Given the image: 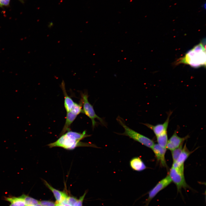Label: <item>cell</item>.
<instances>
[{
	"instance_id": "6da1fadb",
	"label": "cell",
	"mask_w": 206,
	"mask_h": 206,
	"mask_svg": "<svg viewBox=\"0 0 206 206\" xmlns=\"http://www.w3.org/2000/svg\"><path fill=\"white\" fill-rule=\"evenodd\" d=\"M90 136V135L86 134L85 130L81 133L70 130L61 135L56 141L48 144V146L50 148L58 147L69 150H73L79 146L100 148L95 144L80 141L82 139Z\"/></svg>"
},
{
	"instance_id": "7a4b0ae2",
	"label": "cell",
	"mask_w": 206,
	"mask_h": 206,
	"mask_svg": "<svg viewBox=\"0 0 206 206\" xmlns=\"http://www.w3.org/2000/svg\"><path fill=\"white\" fill-rule=\"evenodd\" d=\"M201 42L178 60L176 64H183L195 68L206 66L205 44Z\"/></svg>"
},
{
	"instance_id": "3957f363",
	"label": "cell",
	"mask_w": 206,
	"mask_h": 206,
	"mask_svg": "<svg viewBox=\"0 0 206 206\" xmlns=\"http://www.w3.org/2000/svg\"><path fill=\"white\" fill-rule=\"evenodd\" d=\"M117 121L124 130V132L122 133L118 134L126 136L133 140L138 142L145 146L152 148L154 144L153 141L147 137L131 129L126 125L124 121L123 118L118 116L116 118Z\"/></svg>"
},
{
	"instance_id": "277c9868",
	"label": "cell",
	"mask_w": 206,
	"mask_h": 206,
	"mask_svg": "<svg viewBox=\"0 0 206 206\" xmlns=\"http://www.w3.org/2000/svg\"><path fill=\"white\" fill-rule=\"evenodd\" d=\"M81 98L80 102H81L83 107V113H84L91 120L92 122V127L94 129L98 124L95 119H97L100 122L102 125L106 126L107 124L104 119L100 117L96 114L93 106L88 101V96L86 92L80 94Z\"/></svg>"
},
{
	"instance_id": "5b68a950",
	"label": "cell",
	"mask_w": 206,
	"mask_h": 206,
	"mask_svg": "<svg viewBox=\"0 0 206 206\" xmlns=\"http://www.w3.org/2000/svg\"><path fill=\"white\" fill-rule=\"evenodd\" d=\"M169 175L172 182L176 185L177 193H179L182 197H183L182 193V189H184L185 190L187 189L192 190L186 182L184 176V172L172 166L170 170Z\"/></svg>"
},
{
	"instance_id": "8992f818",
	"label": "cell",
	"mask_w": 206,
	"mask_h": 206,
	"mask_svg": "<svg viewBox=\"0 0 206 206\" xmlns=\"http://www.w3.org/2000/svg\"><path fill=\"white\" fill-rule=\"evenodd\" d=\"M81 113H83L81 102L80 101L79 104L75 103L71 110L67 113L65 122L60 135H61L70 130L71 124L77 116Z\"/></svg>"
},
{
	"instance_id": "52a82bcc",
	"label": "cell",
	"mask_w": 206,
	"mask_h": 206,
	"mask_svg": "<svg viewBox=\"0 0 206 206\" xmlns=\"http://www.w3.org/2000/svg\"><path fill=\"white\" fill-rule=\"evenodd\" d=\"M172 182L169 175L160 181L156 185L148 192V196L144 202V206H148L152 199L161 191L169 185Z\"/></svg>"
},
{
	"instance_id": "ba28073f",
	"label": "cell",
	"mask_w": 206,
	"mask_h": 206,
	"mask_svg": "<svg viewBox=\"0 0 206 206\" xmlns=\"http://www.w3.org/2000/svg\"><path fill=\"white\" fill-rule=\"evenodd\" d=\"M172 113L171 112H170L169 113L166 120L163 124H159L155 125L148 123H142V124L152 130L157 136L167 131L170 118Z\"/></svg>"
},
{
	"instance_id": "9c48e42d",
	"label": "cell",
	"mask_w": 206,
	"mask_h": 206,
	"mask_svg": "<svg viewBox=\"0 0 206 206\" xmlns=\"http://www.w3.org/2000/svg\"><path fill=\"white\" fill-rule=\"evenodd\" d=\"M189 137L187 135L184 137H181L178 136L175 131L169 139L168 141L166 146L167 149L172 151L178 147L184 142Z\"/></svg>"
},
{
	"instance_id": "30bf717a",
	"label": "cell",
	"mask_w": 206,
	"mask_h": 206,
	"mask_svg": "<svg viewBox=\"0 0 206 206\" xmlns=\"http://www.w3.org/2000/svg\"><path fill=\"white\" fill-rule=\"evenodd\" d=\"M155 156L157 161L159 162L161 165L163 167L167 166L165 155L167 148H163L158 144L154 145L151 148Z\"/></svg>"
},
{
	"instance_id": "8fae6325",
	"label": "cell",
	"mask_w": 206,
	"mask_h": 206,
	"mask_svg": "<svg viewBox=\"0 0 206 206\" xmlns=\"http://www.w3.org/2000/svg\"><path fill=\"white\" fill-rule=\"evenodd\" d=\"M192 152V151H190L188 150L186 146V144H185L183 147L182 151L177 160L176 162L173 163L172 166L176 167L184 165L185 161Z\"/></svg>"
},
{
	"instance_id": "7c38bea8",
	"label": "cell",
	"mask_w": 206,
	"mask_h": 206,
	"mask_svg": "<svg viewBox=\"0 0 206 206\" xmlns=\"http://www.w3.org/2000/svg\"><path fill=\"white\" fill-rule=\"evenodd\" d=\"M45 185L53 193L56 200V203H60L68 197L67 194L64 192L59 191L52 187L46 181L43 180Z\"/></svg>"
},
{
	"instance_id": "4fadbf2b",
	"label": "cell",
	"mask_w": 206,
	"mask_h": 206,
	"mask_svg": "<svg viewBox=\"0 0 206 206\" xmlns=\"http://www.w3.org/2000/svg\"><path fill=\"white\" fill-rule=\"evenodd\" d=\"M130 167L133 170L141 171L146 168V167L142 159L139 157H135L130 161Z\"/></svg>"
},
{
	"instance_id": "5bb4252c",
	"label": "cell",
	"mask_w": 206,
	"mask_h": 206,
	"mask_svg": "<svg viewBox=\"0 0 206 206\" xmlns=\"http://www.w3.org/2000/svg\"><path fill=\"white\" fill-rule=\"evenodd\" d=\"M61 87L64 96V106L66 112H68L72 109L75 102L68 95L66 90L65 83L63 80L62 82Z\"/></svg>"
},
{
	"instance_id": "9a60e30c",
	"label": "cell",
	"mask_w": 206,
	"mask_h": 206,
	"mask_svg": "<svg viewBox=\"0 0 206 206\" xmlns=\"http://www.w3.org/2000/svg\"><path fill=\"white\" fill-rule=\"evenodd\" d=\"M25 195L18 197H5V199L11 203L9 206H25L24 198Z\"/></svg>"
},
{
	"instance_id": "2e32d148",
	"label": "cell",
	"mask_w": 206,
	"mask_h": 206,
	"mask_svg": "<svg viewBox=\"0 0 206 206\" xmlns=\"http://www.w3.org/2000/svg\"><path fill=\"white\" fill-rule=\"evenodd\" d=\"M158 144L161 147L166 148L168 142L167 131L156 136Z\"/></svg>"
},
{
	"instance_id": "e0dca14e",
	"label": "cell",
	"mask_w": 206,
	"mask_h": 206,
	"mask_svg": "<svg viewBox=\"0 0 206 206\" xmlns=\"http://www.w3.org/2000/svg\"><path fill=\"white\" fill-rule=\"evenodd\" d=\"M183 144H181L178 147L171 151V154L173 163L176 162L181 154L183 148Z\"/></svg>"
},
{
	"instance_id": "ac0fdd59",
	"label": "cell",
	"mask_w": 206,
	"mask_h": 206,
	"mask_svg": "<svg viewBox=\"0 0 206 206\" xmlns=\"http://www.w3.org/2000/svg\"><path fill=\"white\" fill-rule=\"evenodd\" d=\"M39 201L34 198L27 195H25L24 198V202L25 206H33L35 205L39 204Z\"/></svg>"
},
{
	"instance_id": "d6986e66",
	"label": "cell",
	"mask_w": 206,
	"mask_h": 206,
	"mask_svg": "<svg viewBox=\"0 0 206 206\" xmlns=\"http://www.w3.org/2000/svg\"><path fill=\"white\" fill-rule=\"evenodd\" d=\"M78 200L74 197H68L66 200L65 203H67L72 206H76Z\"/></svg>"
},
{
	"instance_id": "ffe728a7",
	"label": "cell",
	"mask_w": 206,
	"mask_h": 206,
	"mask_svg": "<svg viewBox=\"0 0 206 206\" xmlns=\"http://www.w3.org/2000/svg\"><path fill=\"white\" fill-rule=\"evenodd\" d=\"M41 206H56V204L53 202L48 201H39Z\"/></svg>"
},
{
	"instance_id": "44dd1931",
	"label": "cell",
	"mask_w": 206,
	"mask_h": 206,
	"mask_svg": "<svg viewBox=\"0 0 206 206\" xmlns=\"http://www.w3.org/2000/svg\"><path fill=\"white\" fill-rule=\"evenodd\" d=\"M11 0H0V7L9 5Z\"/></svg>"
},
{
	"instance_id": "7402d4cb",
	"label": "cell",
	"mask_w": 206,
	"mask_h": 206,
	"mask_svg": "<svg viewBox=\"0 0 206 206\" xmlns=\"http://www.w3.org/2000/svg\"><path fill=\"white\" fill-rule=\"evenodd\" d=\"M86 193V192H85L84 194L81 197L80 199L78 200L76 206H82L83 201Z\"/></svg>"
},
{
	"instance_id": "603a6c76",
	"label": "cell",
	"mask_w": 206,
	"mask_h": 206,
	"mask_svg": "<svg viewBox=\"0 0 206 206\" xmlns=\"http://www.w3.org/2000/svg\"><path fill=\"white\" fill-rule=\"evenodd\" d=\"M53 25V23L52 22H51L49 23L48 25V26L49 28H50L52 27Z\"/></svg>"
},
{
	"instance_id": "cb8c5ba5",
	"label": "cell",
	"mask_w": 206,
	"mask_h": 206,
	"mask_svg": "<svg viewBox=\"0 0 206 206\" xmlns=\"http://www.w3.org/2000/svg\"><path fill=\"white\" fill-rule=\"evenodd\" d=\"M62 204L64 206H72L67 203H64Z\"/></svg>"
},
{
	"instance_id": "d4e9b609",
	"label": "cell",
	"mask_w": 206,
	"mask_h": 206,
	"mask_svg": "<svg viewBox=\"0 0 206 206\" xmlns=\"http://www.w3.org/2000/svg\"><path fill=\"white\" fill-rule=\"evenodd\" d=\"M56 206H64L61 203H56Z\"/></svg>"
},
{
	"instance_id": "484cf974",
	"label": "cell",
	"mask_w": 206,
	"mask_h": 206,
	"mask_svg": "<svg viewBox=\"0 0 206 206\" xmlns=\"http://www.w3.org/2000/svg\"><path fill=\"white\" fill-rule=\"evenodd\" d=\"M41 206V205L39 204H38L37 205H34V206Z\"/></svg>"
},
{
	"instance_id": "4316f807",
	"label": "cell",
	"mask_w": 206,
	"mask_h": 206,
	"mask_svg": "<svg viewBox=\"0 0 206 206\" xmlns=\"http://www.w3.org/2000/svg\"><path fill=\"white\" fill-rule=\"evenodd\" d=\"M20 0V1H23V0Z\"/></svg>"
}]
</instances>
